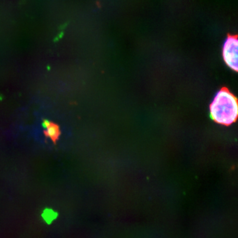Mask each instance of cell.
<instances>
[{
  "label": "cell",
  "instance_id": "cell-2",
  "mask_svg": "<svg viewBox=\"0 0 238 238\" xmlns=\"http://www.w3.org/2000/svg\"><path fill=\"white\" fill-rule=\"evenodd\" d=\"M222 57L225 64L230 69L238 71V41L237 36H227L222 48Z\"/></svg>",
  "mask_w": 238,
  "mask_h": 238
},
{
  "label": "cell",
  "instance_id": "cell-3",
  "mask_svg": "<svg viewBox=\"0 0 238 238\" xmlns=\"http://www.w3.org/2000/svg\"><path fill=\"white\" fill-rule=\"evenodd\" d=\"M42 125V127L46 129L44 131L45 136L47 138H50V140L52 141L54 144H56L61 134L59 126L58 124L46 119L43 120Z\"/></svg>",
  "mask_w": 238,
  "mask_h": 238
},
{
  "label": "cell",
  "instance_id": "cell-1",
  "mask_svg": "<svg viewBox=\"0 0 238 238\" xmlns=\"http://www.w3.org/2000/svg\"><path fill=\"white\" fill-rule=\"evenodd\" d=\"M210 113L218 124L228 126L235 123L238 115L237 98L227 87H222L210 105Z\"/></svg>",
  "mask_w": 238,
  "mask_h": 238
}]
</instances>
